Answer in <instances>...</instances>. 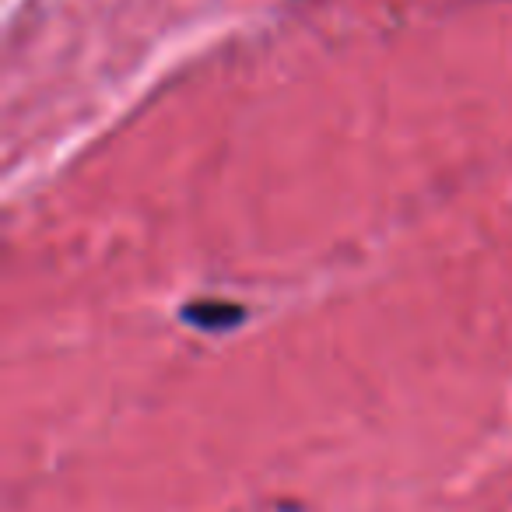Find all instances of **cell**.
Returning <instances> with one entry per match:
<instances>
[{"mask_svg":"<svg viewBox=\"0 0 512 512\" xmlns=\"http://www.w3.org/2000/svg\"><path fill=\"white\" fill-rule=\"evenodd\" d=\"M242 316H246V309L235 306V302H221V299L190 302V306L183 309V320L200 330H207V334H221V330L239 327Z\"/></svg>","mask_w":512,"mask_h":512,"instance_id":"cell-1","label":"cell"}]
</instances>
